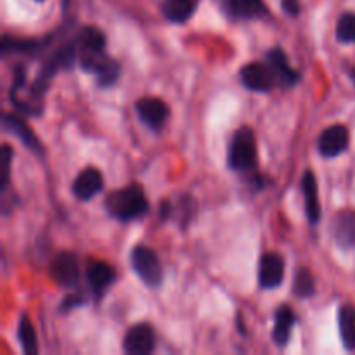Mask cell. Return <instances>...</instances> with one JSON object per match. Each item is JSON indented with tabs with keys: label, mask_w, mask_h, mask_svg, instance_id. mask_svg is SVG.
<instances>
[{
	"label": "cell",
	"mask_w": 355,
	"mask_h": 355,
	"mask_svg": "<svg viewBox=\"0 0 355 355\" xmlns=\"http://www.w3.org/2000/svg\"><path fill=\"white\" fill-rule=\"evenodd\" d=\"M17 340L26 355H37L38 354V343H37V333H35L33 324H31L30 318L26 314L21 315L19 326H17Z\"/></svg>",
	"instance_id": "obj_20"
},
{
	"label": "cell",
	"mask_w": 355,
	"mask_h": 355,
	"mask_svg": "<svg viewBox=\"0 0 355 355\" xmlns=\"http://www.w3.org/2000/svg\"><path fill=\"white\" fill-rule=\"evenodd\" d=\"M241 82L246 89L253 92H269L276 85V75L270 69V66L263 62H248L239 71Z\"/></svg>",
	"instance_id": "obj_4"
},
{
	"label": "cell",
	"mask_w": 355,
	"mask_h": 355,
	"mask_svg": "<svg viewBox=\"0 0 355 355\" xmlns=\"http://www.w3.org/2000/svg\"><path fill=\"white\" fill-rule=\"evenodd\" d=\"M333 239L342 248L355 246V214L354 211H340L331 224Z\"/></svg>",
	"instance_id": "obj_15"
},
{
	"label": "cell",
	"mask_w": 355,
	"mask_h": 355,
	"mask_svg": "<svg viewBox=\"0 0 355 355\" xmlns=\"http://www.w3.org/2000/svg\"><path fill=\"white\" fill-rule=\"evenodd\" d=\"M94 75L97 76V82H99L101 87H111L116 83L118 78H120L121 68L113 58L107 55V58L101 62V66L97 68V71L94 73Z\"/></svg>",
	"instance_id": "obj_21"
},
{
	"label": "cell",
	"mask_w": 355,
	"mask_h": 355,
	"mask_svg": "<svg viewBox=\"0 0 355 355\" xmlns=\"http://www.w3.org/2000/svg\"><path fill=\"white\" fill-rule=\"evenodd\" d=\"M51 276L61 288H71L80 279V263L75 253L62 252L51 263Z\"/></svg>",
	"instance_id": "obj_5"
},
{
	"label": "cell",
	"mask_w": 355,
	"mask_h": 355,
	"mask_svg": "<svg viewBox=\"0 0 355 355\" xmlns=\"http://www.w3.org/2000/svg\"><path fill=\"white\" fill-rule=\"evenodd\" d=\"M135 110H137L142 123L151 130H162L168 118V104H165L158 97H144V99L137 101Z\"/></svg>",
	"instance_id": "obj_9"
},
{
	"label": "cell",
	"mask_w": 355,
	"mask_h": 355,
	"mask_svg": "<svg viewBox=\"0 0 355 355\" xmlns=\"http://www.w3.org/2000/svg\"><path fill=\"white\" fill-rule=\"evenodd\" d=\"M194 9H196L194 0H163L162 3L163 16L170 23H186L193 16Z\"/></svg>",
	"instance_id": "obj_19"
},
{
	"label": "cell",
	"mask_w": 355,
	"mask_h": 355,
	"mask_svg": "<svg viewBox=\"0 0 355 355\" xmlns=\"http://www.w3.org/2000/svg\"><path fill=\"white\" fill-rule=\"evenodd\" d=\"M3 156V170H2V189H6L7 184H9V173H10V162H12V149L10 146H3L2 149Z\"/></svg>",
	"instance_id": "obj_24"
},
{
	"label": "cell",
	"mask_w": 355,
	"mask_h": 355,
	"mask_svg": "<svg viewBox=\"0 0 355 355\" xmlns=\"http://www.w3.org/2000/svg\"><path fill=\"white\" fill-rule=\"evenodd\" d=\"M103 187L104 179L101 170L89 166V168H83L82 172L76 175V179L73 180L71 191L73 194H75L76 200L90 201L103 191Z\"/></svg>",
	"instance_id": "obj_10"
},
{
	"label": "cell",
	"mask_w": 355,
	"mask_h": 355,
	"mask_svg": "<svg viewBox=\"0 0 355 355\" xmlns=\"http://www.w3.org/2000/svg\"><path fill=\"white\" fill-rule=\"evenodd\" d=\"M106 211L118 220H134L148 214L149 203L141 186H128L113 191L106 198Z\"/></svg>",
	"instance_id": "obj_1"
},
{
	"label": "cell",
	"mask_w": 355,
	"mask_h": 355,
	"mask_svg": "<svg viewBox=\"0 0 355 355\" xmlns=\"http://www.w3.org/2000/svg\"><path fill=\"white\" fill-rule=\"evenodd\" d=\"M284 279V260L279 253H263L259 266V284L262 290H274Z\"/></svg>",
	"instance_id": "obj_8"
},
{
	"label": "cell",
	"mask_w": 355,
	"mask_h": 355,
	"mask_svg": "<svg viewBox=\"0 0 355 355\" xmlns=\"http://www.w3.org/2000/svg\"><path fill=\"white\" fill-rule=\"evenodd\" d=\"M3 128H6L10 135H14V137L19 139V141L23 142L28 149H31L33 153H38V155H40L42 153L40 141H38L37 135H35V132L31 130V127L23 120V118L16 116V114H10V113L3 114Z\"/></svg>",
	"instance_id": "obj_12"
},
{
	"label": "cell",
	"mask_w": 355,
	"mask_h": 355,
	"mask_svg": "<svg viewBox=\"0 0 355 355\" xmlns=\"http://www.w3.org/2000/svg\"><path fill=\"white\" fill-rule=\"evenodd\" d=\"M293 293L298 298H311L315 295V281L309 269H298L293 279Z\"/></svg>",
	"instance_id": "obj_22"
},
{
	"label": "cell",
	"mask_w": 355,
	"mask_h": 355,
	"mask_svg": "<svg viewBox=\"0 0 355 355\" xmlns=\"http://www.w3.org/2000/svg\"><path fill=\"white\" fill-rule=\"evenodd\" d=\"M281 6H283V10L288 16L295 17L300 14V2L298 0H281Z\"/></svg>",
	"instance_id": "obj_26"
},
{
	"label": "cell",
	"mask_w": 355,
	"mask_h": 355,
	"mask_svg": "<svg viewBox=\"0 0 355 355\" xmlns=\"http://www.w3.org/2000/svg\"><path fill=\"white\" fill-rule=\"evenodd\" d=\"M338 329L340 338L347 350H355V307L343 305L338 311Z\"/></svg>",
	"instance_id": "obj_18"
},
{
	"label": "cell",
	"mask_w": 355,
	"mask_h": 355,
	"mask_svg": "<svg viewBox=\"0 0 355 355\" xmlns=\"http://www.w3.org/2000/svg\"><path fill=\"white\" fill-rule=\"evenodd\" d=\"M130 263L139 279L151 288H158L163 283V267L153 250L146 246H135L130 253Z\"/></svg>",
	"instance_id": "obj_3"
},
{
	"label": "cell",
	"mask_w": 355,
	"mask_h": 355,
	"mask_svg": "<svg viewBox=\"0 0 355 355\" xmlns=\"http://www.w3.org/2000/svg\"><path fill=\"white\" fill-rule=\"evenodd\" d=\"M123 350L128 355H148L155 350V331L149 324L132 326L123 336Z\"/></svg>",
	"instance_id": "obj_7"
},
{
	"label": "cell",
	"mask_w": 355,
	"mask_h": 355,
	"mask_svg": "<svg viewBox=\"0 0 355 355\" xmlns=\"http://www.w3.org/2000/svg\"><path fill=\"white\" fill-rule=\"evenodd\" d=\"M349 128L343 127V125H333V127L326 128L319 137L318 151L324 158H335V156H340L349 149Z\"/></svg>",
	"instance_id": "obj_6"
},
{
	"label": "cell",
	"mask_w": 355,
	"mask_h": 355,
	"mask_svg": "<svg viewBox=\"0 0 355 355\" xmlns=\"http://www.w3.org/2000/svg\"><path fill=\"white\" fill-rule=\"evenodd\" d=\"M229 168L234 172H250L257 166V141L252 128L243 127L234 132L227 153Z\"/></svg>",
	"instance_id": "obj_2"
},
{
	"label": "cell",
	"mask_w": 355,
	"mask_h": 355,
	"mask_svg": "<svg viewBox=\"0 0 355 355\" xmlns=\"http://www.w3.org/2000/svg\"><path fill=\"white\" fill-rule=\"evenodd\" d=\"M336 38L342 44H355V14H343L336 24Z\"/></svg>",
	"instance_id": "obj_23"
},
{
	"label": "cell",
	"mask_w": 355,
	"mask_h": 355,
	"mask_svg": "<svg viewBox=\"0 0 355 355\" xmlns=\"http://www.w3.org/2000/svg\"><path fill=\"white\" fill-rule=\"evenodd\" d=\"M220 7L231 19L252 21L267 14L263 0H220Z\"/></svg>",
	"instance_id": "obj_11"
},
{
	"label": "cell",
	"mask_w": 355,
	"mask_h": 355,
	"mask_svg": "<svg viewBox=\"0 0 355 355\" xmlns=\"http://www.w3.org/2000/svg\"><path fill=\"white\" fill-rule=\"evenodd\" d=\"M302 193L305 198V214L311 224H319L321 220V201H319V191H318V182H315V177L311 170L304 173L302 177Z\"/></svg>",
	"instance_id": "obj_14"
},
{
	"label": "cell",
	"mask_w": 355,
	"mask_h": 355,
	"mask_svg": "<svg viewBox=\"0 0 355 355\" xmlns=\"http://www.w3.org/2000/svg\"><path fill=\"white\" fill-rule=\"evenodd\" d=\"M62 2H64V6H66V2H68V0H62Z\"/></svg>",
	"instance_id": "obj_27"
},
{
	"label": "cell",
	"mask_w": 355,
	"mask_h": 355,
	"mask_svg": "<svg viewBox=\"0 0 355 355\" xmlns=\"http://www.w3.org/2000/svg\"><path fill=\"white\" fill-rule=\"evenodd\" d=\"M266 59H267V64L270 66V69H272L274 75H276V80L279 83H283V85L293 87L295 83H298L302 80L300 73L295 71V69L288 64L286 54H284L279 47L269 51V54H267Z\"/></svg>",
	"instance_id": "obj_13"
},
{
	"label": "cell",
	"mask_w": 355,
	"mask_h": 355,
	"mask_svg": "<svg viewBox=\"0 0 355 355\" xmlns=\"http://www.w3.org/2000/svg\"><path fill=\"white\" fill-rule=\"evenodd\" d=\"M85 304V298L80 297V295H69V297L64 298L61 305V311H68V309L73 307H80V305Z\"/></svg>",
	"instance_id": "obj_25"
},
{
	"label": "cell",
	"mask_w": 355,
	"mask_h": 355,
	"mask_svg": "<svg viewBox=\"0 0 355 355\" xmlns=\"http://www.w3.org/2000/svg\"><path fill=\"white\" fill-rule=\"evenodd\" d=\"M87 281L96 293L106 290L114 281V269L103 260H92L87 266Z\"/></svg>",
	"instance_id": "obj_17"
},
{
	"label": "cell",
	"mask_w": 355,
	"mask_h": 355,
	"mask_svg": "<svg viewBox=\"0 0 355 355\" xmlns=\"http://www.w3.org/2000/svg\"><path fill=\"white\" fill-rule=\"evenodd\" d=\"M295 321V312L293 309L288 305H281L274 315V329H272V340L277 347H286L288 340H290L291 329H293Z\"/></svg>",
	"instance_id": "obj_16"
}]
</instances>
